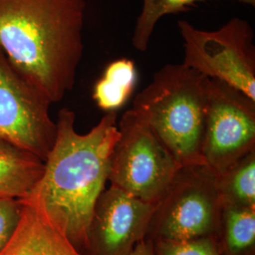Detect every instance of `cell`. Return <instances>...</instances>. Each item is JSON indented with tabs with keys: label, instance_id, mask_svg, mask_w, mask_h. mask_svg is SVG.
<instances>
[{
	"label": "cell",
	"instance_id": "5",
	"mask_svg": "<svg viewBox=\"0 0 255 255\" xmlns=\"http://www.w3.org/2000/svg\"><path fill=\"white\" fill-rule=\"evenodd\" d=\"M221 207L217 174L206 164L182 166L157 203L146 240L216 237Z\"/></svg>",
	"mask_w": 255,
	"mask_h": 255
},
{
	"label": "cell",
	"instance_id": "1",
	"mask_svg": "<svg viewBox=\"0 0 255 255\" xmlns=\"http://www.w3.org/2000/svg\"><path fill=\"white\" fill-rule=\"evenodd\" d=\"M117 112H107L85 134L75 128L72 110H60L54 145L45 169L25 200L35 205L82 255L96 202L108 182L110 163L119 138Z\"/></svg>",
	"mask_w": 255,
	"mask_h": 255
},
{
	"label": "cell",
	"instance_id": "8",
	"mask_svg": "<svg viewBox=\"0 0 255 255\" xmlns=\"http://www.w3.org/2000/svg\"><path fill=\"white\" fill-rule=\"evenodd\" d=\"M50 104L0 49V139L45 161L57 134V124L49 115Z\"/></svg>",
	"mask_w": 255,
	"mask_h": 255
},
{
	"label": "cell",
	"instance_id": "12",
	"mask_svg": "<svg viewBox=\"0 0 255 255\" xmlns=\"http://www.w3.org/2000/svg\"><path fill=\"white\" fill-rule=\"evenodd\" d=\"M216 240L221 255H255V208L222 205Z\"/></svg>",
	"mask_w": 255,
	"mask_h": 255
},
{
	"label": "cell",
	"instance_id": "10",
	"mask_svg": "<svg viewBox=\"0 0 255 255\" xmlns=\"http://www.w3.org/2000/svg\"><path fill=\"white\" fill-rule=\"evenodd\" d=\"M22 201L18 227L0 255H83L35 205Z\"/></svg>",
	"mask_w": 255,
	"mask_h": 255
},
{
	"label": "cell",
	"instance_id": "11",
	"mask_svg": "<svg viewBox=\"0 0 255 255\" xmlns=\"http://www.w3.org/2000/svg\"><path fill=\"white\" fill-rule=\"evenodd\" d=\"M45 169V161L0 139V199L25 200Z\"/></svg>",
	"mask_w": 255,
	"mask_h": 255
},
{
	"label": "cell",
	"instance_id": "9",
	"mask_svg": "<svg viewBox=\"0 0 255 255\" xmlns=\"http://www.w3.org/2000/svg\"><path fill=\"white\" fill-rule=\"evenodd\" d=\"M157 204L110 185L96 202L83 255H129L146 240Z\"/></svg>",
	"mask_w": 255,
	"mask_h": 255
},
{
	"label": "cell",
	"instance_id": "18",
	"mask_svg": "<svg viewBox=\"0 0 255 255\" xmlns=\"http://www.w3.org/2000/svg\"><path fill=\"white\" fill-rule=\"evenodd\" d=\"M129 255H153L152 244L147 240H144L137 244Z\"/></svg>",
	"mask_w": 255,
	"mask_h": 255
},
{
	"label": "cell",
	"instance_id": "14",
	"mask_svg": "<svg viewBox=\"0 0 255 255\" xmlns=\"http://www.w3.org/2000/svg\"><path fill=\"white\" fill-rule=\"evenodd\" d=\"M221 205L255 208V150L217 175Z\"/></svg>",
	"mask_w": 255,
	"mask_h": 255
},
{
	"label": "cell",
	"instance_id": "2",
	"mask_svg": "<svg viewBox=\"0 0 255 255\" xmlns=\"http://www.w3.org/2000/svg\"><path fill=\"white\" fill-rule=\"evenodd\" d=\"M86 0H0V49L51 103L72 90Z\"/></svg>",
	"mask_w": 255,
	"mask_h": 255
},
{
	"label": "cell",
	"instance_id": "3",
	"mask_svg": "<svg viewBox=\"0 0 255 255\" xmlns=\"http://www.w3.org/2000/svg\"><path fill=\"white\" fill-rule=\"evenodd\" d=\"M210 79L183 64H165L132 108L182 166L205 164L202 145Z\"/></svg>",
	"mask_w": 255,
	"mask_h": 255
},
{
	"label": "cell",
	"instance_id": "15",
	"mask_svg": "<svg viewBox=\"0 0 255 255\" xmlns=\"http://www.w3.org/2000/svg\"><path fill=\"white\" fill-rule=\"evenodd\" d=\"M143 6L138 15L131 37L134 48L144 52L148 48L150 38L160 19L165 15L187 11L197 3L205 0H142ZM243 4L255 6V0H236Z\"/></svg>",
	"mask_w": 255,
	"mask_h": 255
},
{
	"label": "cell",
	"instance_id": "4",
	"mask_svg": "<svg viewBox=\"0 0 255 255\" xmlns=\"http://www.w3.org/2000/svg\"><path fill=\"white\" fill-rule=\"evenodd\" d=\"M108 181L142 201L157 204L182 165L133 110L119 120Z\"/></svg>",
	"mask_w": 255,
	"mask_h": 255
},
{
	"label": "cell",
	"instance_id": "7",
	"mask_svg": "<svg viewBox=\"0 0 255 255\" xmlns=\"http://www.w3.org/2000/svg\"><path fill=\"white\" fill-rule=\"evenodd\" d=\"M255 150V101L226 82L210 79L202 156L218 174Z\"/></svg>",
	"mask_w": 255,
	"mask_h": 255
},
{
	"label": "cell",
	"instance_id": "6",
	"mask_svg": "<svg viewBox=\"0 0 255 255\" xmlns=\"http://www.w3.org/2000/svg\"><path fill=\"white\" fill-rule=\"evenodd\" d=\"M178 27L183 40L182 64L255 101V31L247 20L234 17L216 30L196 28L185 20Z\"/></svg>",
	"mask_w": 255,
	"mask_h": 255
},
{
	"label": "cell",
	"instance_id": "17",
	"mask_svg": "<svg viewBox=\"0 0 255 255\" xmlns=\"http://www.w3.org/2000/svg\"><path fill=\"white\" fill-rule=\"evenodd\" d=\"M24 202L15 199H0V253L13 237L21 220Z\"/></svg>",
	"mask_w": 255,
	"mask_h": 255
},
{
	"label": "cell",
	"instance_id": "16",
	"mask_svg": "<svg viewBox=\"0 0 255 255\" xmlns=\"http://www.w3.org/2000/svg\"><path fill=\"white\" fill-rule=\"evenodd\" d=\"M153 255H221L216 237L150 242Z\"/></svg>",
	"mask_w": 255,
	"mask_h": 255
},
{
	"label": "cell",
	"instance_id": "13",
	"mask_svg": "<svg viewBox=\"0 0 255 255\" xmlns=\"http://www.w3.org/2000/svg\"><path fill=\"white\" fill-rule=\"evenodd\" d=\"M137 81L135 65L128 59H119L107 66L96 83L93 100L101 110L117 112L132 94Z\"/></svg>",
	"mask_w": 255,
	"mask_h": 255
}]
</instances>
